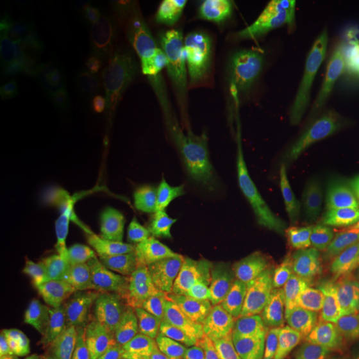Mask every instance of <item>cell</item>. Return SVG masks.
I'll return each instance as SVG.
<instances>
[{"mask_svg":"<svg viewBox=\"0 0 359 359\" xmlns=\"http://www.w3.org/2000/svg\"><path fill=\"white\" fill-rule=\"evenodd\" d=\"M203 182L212 169L191 151L87 139L43 225L83 273L130 264Z\"/></svg>","mask_w":359,"mask_h":359,"instance_id":"7a4b0ae2","label":"cell"},{"mask_svg":"<svg viewBox=\"0 0 359 359\" xmlns=\"http://www.w3.org/2000/svg\"><path fill=\"white\" fill-rule=\"evenodd\" d=\"M238 346H217V342H191V338H165V359H229Z\"/></svg>","mask_w":359,"mask_h":359,"instance_id":"5b68a950","label":"cell"},{"mask_svg":"<svg viewBox=\"0 0 359 359\" xmlns=\"http://www.w3.org/2000/svg\"><path fill=\"white\" fill-rule=\"evenodd\" d=\"M0 325L5 359H91L87 273L57 247L43 217H5Z\"/></svg>","mask_w":359,"mask_h":359,"instance_id":"3957f363","label":"cell"},{"mask_svg":"<svg viewBox=\"0 0 359 359\" xmlns=\"http://www.w3.org/2000/svg\"><path fill=\"white\" fill-rule=\"evenodd\" d=\"M135 281L165 338L251 346L273 325L281 294L255 260L225 191L203 182L195 199L135 255Z\"/></svg>","mask_w":359,"mask_h":359,"instance_id":"6da1fadb","label":"cell"},{"mask_svg":"<svg viewBox=\"0 0 359 359\" xmlns=\"http://www.w3.org/2000/svg\"><path fill=\"white\" fill-rule=\"evenodd\" d=\"M83 135L57 113L53 100H35L9 130L0 151V199L5 217H43L53 212L83 151Z\"/></svg>","mask_w":359,"mask_h":359,"instance_id":"277c9868","label":"cell"}]
</instances>
